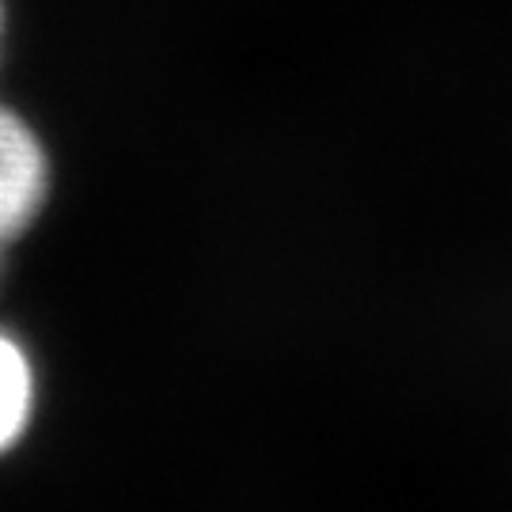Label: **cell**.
I'll list each match as a JSON object with an SVG mask.
<instances>
[{"label": "cell", "instance_id": "cell-2", "mask_svg": "<svg viewBox=\"0 0 512 512\" xmlns=\"http://www.w3.org/2000/svg\"><path fill=\"white\" fill-rule=\"evenodd\" d=\"M35 410V368L16 338L0 330V452L12 448Z\"/></svg>", "mask_w": 512, "mask_h": 512}, {"label": "cell", "instance_id": "cell-1", "mask_svg": "<svg viewBox=\"0 0 512 512\" xmlns=\"http://www.w3.org/2000/svg\"><path fill=\"white\" fill-rule=\"evenodd\" d=\"M46 148L19 114L0 107V247L16 239L46 202Z\"/></svg>", "mask_w": 512, "mask_h": 512}]
</instances>
